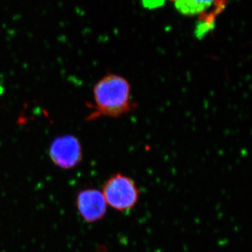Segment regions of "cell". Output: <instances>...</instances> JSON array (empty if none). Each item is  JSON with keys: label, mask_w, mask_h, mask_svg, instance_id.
Returning <instances> with one entry per match:
<instances>
[{"label": "cell", "mask_w": 252, "mask_h": 252, "mask_svg": "<svg viewBox=\"0 0 252 252\" xmlns=\"http://www.w3.org/2000/svg\"><path fill=\"white\" fill-rule=\"evenodd\" d=\"M93 93L94 111L89 120L101 117H120L135 109L130 83L119 74H106L94 84Z\"/></svg>", "instance_id": "6da1fadb"}, {"label": "cell", "mask_w": 252, "mask_h": 252, "mask_svg": "<svg viewBox=\"0 0 252 252\" xmlns=\"http://www.w3.org/2000/svg\"><path fill=\"white\" fill-rule=\"evenodd\" d=\"M102 195L107 205L119 212L128 211L137 205L140 191L130 177L117 173L102 186Z\"/></svg>", "instance_id": "7a4b0ae2"}, {"label": "cell", "mask_w": 252, "mask_h": 252, "mask_svg": "<svg viewBox=\"0 0 252 252\" xmlns=\"http://www.w3.org/2000/svg\"><path fill=\"white\" fill-rule=\"evenodd\" d=\"M49 152L53 163L63 170H72L82 161V147L80 141L74 135L56 137L51 142Z\"/></svg>", "instance_id": "3957f363"}, {"label": "cell", "mask_w": 252, "mask_h": 252, "mask_svg": "<svg viewBox=\"0 0 252 252\" xmlns=\"http://www.w3.org/2000/svg\"><path fill=\"white\" fill-rule=\"evenodd\" d=\"M75 206L79 215L86 223L98 221L107 213V203L102 192L98 189H81L76 195Z\"/></svg>", "instance_id": "277c9868"}, {"label": "cell", "mask_w": 252, "mask_h": 252, "mask_svg": "<svg viewBox=\"0 0 252 252\" xmlns=\"http://www.w3.org/2000/svg\"><path fill=\"white\" fill-rule=\"evenodd\" d=\"M176 9L181 14L196 16L211 7L215 0H173Z\"/></svg>", "instance_id": "5b68a950"}, {"label": "cell", "mask_w": 252, "mask_h": 252, "mask_svg": "<svg viewBox=\"0 0 252 252\" xmlns=\"http://www.w3.org/2000/svg\"><path fill=\"white\" fill-rule=\"evenodd\" d=\"M166 0H142V5L149 9H154L164 4Z\"/></svg>", "instance_id": "8992f818"}]
</instances>
